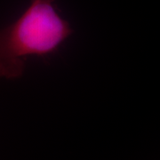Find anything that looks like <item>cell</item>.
Instances as JSON below:
<instances>
[{"label":"cell","mask_w":160,"mask_h":160,"mask_svg":"<svg viewBox=\"0 0 160 160\" xmlns=\"http://www.w3.org/2000/svg\"><path fill=\"white\" fill-rule=\"evenodd\" d=\"M55 0H31L17 20L0 29V78L22 77L29 56H46L73 33Z\"/></svg>","instance_id":"6da1fadb"}]
</instances>
